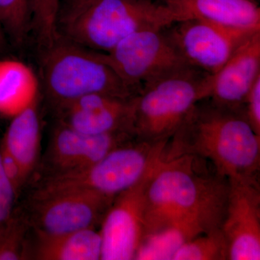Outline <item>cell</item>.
I'll return each instance as SVG.
<instances>
[{"mask_svg": "<svg viewBox=\"0 0 260 260\" xmlns=\"http://www.w3.org/2000/svg\"><path fill=\"white\" fill-rule=\"evenodd\" d=\"M1 158L5 174L14 188L17 196L28 181L23 169L1 143Z\"/></svg>", "mask_w": 260, "mask_h": 260, "instance_id": "cell-25", "label": "cell"}, {"mask_svg": "<svg viewBox=\"0 0 260 260\" xmlns=\"http://www.w3.org/2000/svg\"><path fill=\"white\" fill-rule=\"evenodd\" d=\"M196 234L181 225H172L145 235L135 254L136 260H172L181 246Z\"/></svg>", "mask_w": 260, "mask_h": 260, "instance_id": "cell-19", "label": "cell"}, {"mask_svg": "<svg viewBox=\"0 0 260 260\" xmlns=\"http://www.w3.org/2000/svg\"><path fill=\"white\" fill-rule=\"evenodd\" d=\"M178 19L158 0H100L59 20V34L82 47L107 53L135 32L161 29Z\"/></svg>", "mask_w": 260, "mask_h": 260, "instance_id": "cell-4", "label": "cell"}, {"mask_svg": "<svg viewBox=\"0 0 260 260\" xmlns=\"http://www.w3.org/2000/svg\"><path fill=\"white\" fill-rule=\"evenodd\" d=\"M178 20L199 19L223 26L260 30V8L256 0H158Z\"/></svg>", "mask_w": 260, "mask_h": 260, "instance_id": "cell-15", "label": "cell"}, {"mask_svg": "<svg viewBox=\"0 0 260 260\" xmlns=\"http://www.w3.org/2000/svg\"><path fill=\"white\" fill-rule=\"evenodd\" d=\"M61 0H31L32 28L41 44L49 47L59 36L58 22Z\"/></svg>", "mask_w": 260, "mask_h": 260, "instance_id": "cell-23", "label": "cell"}, {"mask_svg": "<svg viewBox=\"0 0 260 260\" xmlns=\"http://www.w3.org/2000/svg\"><path fill=\"white\" fill-rule=\"evenodd\" d=\"M182 155L209 160L215 172L229 180H257L260 136L249 124L244 109L205 98L195 104L168 142L165 158Z\"/></svg>", "mask_w": 260, "mask_h": 260, "instance_id": "cell-2", "label": "cell"}, {"mask_svg": "<svg viewBox=\"0 0 260 260\" xmlns=\"http://www.w3.org/2000/svg\"><path fill=\"white\" fill-rule=\"evenodd\" d=\"M0 25L13 44H24L32 28L31 0H0Z\"/></svg>", "mask_w": 260, "mask_h": 260, "instance_id": "cell-22", "label": "cell"}, {"mask_svg": "<svg viewBox=\"0 0 260 260\" xmlns=\"http://www.w3.org/2000/svg\"><path fill=\"white\" fill-rule=\"evenodd\" d=\"M36 234L31 257L39 260H99L102 242L99 231L84 229L60 235Z\"/></svg>", "mask_w": 260, "mask_h": 260, "instance_id": "cell-17", "label": "cell"}, {"mask_svg": "<svg viewBox=\"0 0 260 260\" xmlns=\"http://www.w3.org/2000/svg\"><path fill=\"white\" fill-rule=\"evenodd\" d=\"M32 229L26 214L13 212L0 226V260H23L31 258V246L28 242Z\"/></svg>", "mask_w": 260, "mask_h": 260, "instance_id": "cell-20", "label": "cell"}, {"mask_svg": "<svg viewBox=\"0 0 260 260\" xmlns=\"http://www.w3.org/2000/svg\"><path fill=\"white\" fill-rule=\"evenodd\" d=\"M42 73L46 94L54 108L89 94L124 99L139 94L108 64L102 52L82 47L59 34L45 48Z\"/></svg>", "mask_w": 260, "mask_h": 260, "instance_id": "cell-3", "label": "cell"}, {"mask_svg": "<svg viewBox=\"0 0 260 260\" xmlns=\"http://www.w3.org/2000/svg\"><path fill=\"white\" fill-rule=\"evenodd\" d=\"M168 142L132 140L82 170L43 178L34 191L49 193L87 189L116 197L135 185L164 156Z\"/></svg>", "mask_w": 260, "mask_h": 260, "instance_id": "cell-6", "label": "cell"}, {"mask_svg": "<svg viewBox=\"0 0 260 260\" xmlns=\"http://www.w3.org/2000/svg\"><path fill=\"white\" fill-rule=\"evenodd\" d=\"M18 198L14 188L5 174L1 158L0 139V226L5 223L14 212L15 200Z\"/></svg>", "mask_w": 260, "mask_h": 260, "instance_id": "cell-24", "label": "cell"}, {"mask_svg": "<svg viewBox=\"0 0 260 260\" xmlns=\"http://www.w3.org/2000/svg\"><path fill=\"white\" fill-rule=\"evenodd\" d=\"M39 96V80L30 66L0 59V115L12 118Z\"/></svg>", "mask_w": 260, "mask_h": 260, "instance_id": "cell-18", "label": "cell"}, {"mask_svg": "<svg viewBox=\"0 0 260 260\" xmlns=\"http://www.w3.org/2000/svg\"><path fill=\"white\" fill-rule=\"evenodd\" d=\"M39 99L12 117L1 143L23 169L28 180L40 161Z\"/></svg>", "mask_w": 260, "mask_h": 260, "instance_id": "cell-16", "label": "cell"}, {"mask_svg": "<svg viewBox=\"0 0 260 260\" xmlns=\"http://www.w3.org/2000/svg\"><path fill=\"white\" fill-rule=\"evenodd\" d=\"M102 53L108 64L138 93L146 84L194 68L184 60L161 29L135 32L112 50Z\"/></svg>", "mask_w": 260, "mask_h": 260, "instance_id": "cell-7", "label": "cell"}, {"mask_svg": "<svg viewBox=\"0 0 260 260\" xmlns=\"http://www.w3.org/2000/svg\"><path fill=\"white\" fill-rule=\"evenodd\" d=\"M221 229L229 260L260 259V192L257 180L229 179Z\"/></svg>", "mask_w": 260, "mask_h": 260, "instance_id": "cell-12", "label": "cell"}, {"mask_svg": "<svg viewBox=\"0 0 260 260\" xmlns=\"http://www.w3.org/2000/svg\"><path fill=\"white\" fill-rule=\"evenodd\" d=\"M198 164L192 155H164L147 189L145 235L172 225H184L197 235L221 228L229 179L202 172Z\"/></svg>", "mask_w": 260, "mask_h": 260, "instance_id": "cell-1", "label": "cell"}, {"mask_svg": "<svg viewBox=\"0 0 260 260\" xmlns=\"http://www.w3.org/2000/svg\"><path fill=\"white\" fill-rule=\"evenodd\" d=\"M164 157L135 185L114 198L100 225L101 259H134L145 236L147 189Z\"/></svg>", "mask_w": 260, "mask_h": 260, "instance_id": "cell-10", "label": "cell"}, {"mask_svg": "<svg viewBox=\"0 0 260 260\" xmlns=\"http://www.w3.org/2000/svg\"><path fill=\"white\" fill-rule=\"evenodd\" d=\"M168 40L192 68L214 75L256 32L185 19L161 28Z\"/></svg>", "mask_w": 260, "mask_h": 260, "instance_id": "cell-9", "label": "cell"}, {"mask_svg": "<svg viewBox=\"0 0 260 260\" xmlns=\"http://www.w3.org/2000/svg\"><path fill=\"white\" fill-rule=\"evenodd\" d=\"M260 77V31L239 47L213 75L210 99L234 108L244 109L246 97Z\"/></svg>", "mask_w": 260, "mask_h": 260, "instance_id": "cell-14", "label": "cell"}, {"mask_svg": "<svg viewBox=\"0 0 260 260\" xmlns=\"http://www.w3.org/2000/svg\"><path fill=\"white\" fill-rule=\"evenodd\" d=\"M244 110L249 124L260 136V77L246 97Z\"/></svg>", "mask_w": 260, "mask_h": 260, "instance_id": "cell-26", "label": "cell"}, {"mask_svg": "<svg viewBox=\"0 0 260 260\" xmlns=\"http://www.w3.org/2000/svg\"><path fill=\"white\" fill-rule=\"evenodd\" d=\"M136 97L124 99L102 93L83 95L54 108L57 122L85 135L118 132L134 135Z\"/></svg>", "mask_w": 260, "mask_h": 260, "instance_id": "cell-13", "label": "cell"}, {"mask_svg": "<svg viewBox=\"0 0 260 260\" xmlns=\"http://www.w3.org/2000/svg\"><path fill=\"white\" fill-rule=\"evenodd\" d=\"M213 78L191 68L145 85L135 98L136 140L150 143L170 140L195 104L210 96Z\"/></svg>", "mask_w": 260, "mask_h": 260, "instance_id": "cell-5", "label": "cell"}, {"mask_svg": "<svg viewBox=\"0 0 260 260\" xmlns=\"http://www.w3.org/2000/svg\"><path fill=\"white\" fill-rule=\"evenodd\" d=\"M115 197L87 189L32 192L26 213L35 233L60 235L95 229Z\"/></svg>", "mask_w": 260, "mask_h": 260, "instance_id": "cell-8", "label": "cell"}, {"mask_svg": "<svg viewBox=\"0 0 260 260\" xmlns=\"http://www.w3.org/2000/svg\"><path fill=\"white\" fill-rule=\"evenodd\" d=\"M99 1L100 0H62L59 11V20L77 14Z\"/></svg>", "mask_w": 260, "mask_h": 260, "instance_id": "cell-27", "label": "cell"}, {"mask_svg": "<svg viewBox=\"0 0 260 260\" xmlns=\"http://www.w3.org/2000/svg\"><path fill=\"white\" fill-rule=\"evenodd\" d=\"M229 259V247L221 228L200 234L184 243L172 260Z\"/></svg>", "mask_w": 260, "mask_h": 260, "instance_id": "cell-21", "label": "cell"}, {"mask_svg": "<svg viewBox=\"0 0 260 260\" xmlns=\"http://www.w3.org/2000/svg\"><path fill=\"white\" fill-rule=\"evenodd\" d=\"M135 139L134 135L129 132L85 135L57 122L42 162L43 178L82 170L95 164L114 149Z\"/></svg>", "mask_w": 260, "mask_h": 260, "instance_id": "cell-11", "label": "cell"}]
</instances>
